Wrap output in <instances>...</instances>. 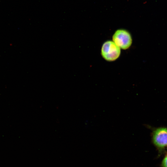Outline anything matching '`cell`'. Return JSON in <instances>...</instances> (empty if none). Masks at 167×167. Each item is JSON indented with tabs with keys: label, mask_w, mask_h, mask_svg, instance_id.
Wrapping results in <instances>:
<instances>
[{
	"label": "cell",
	"mask_w": 167,
	"mask_h": 167,
	"mask_svg": "<svg viewBox=\"0 0 167 167\" xmlns=\"http://www.w3.org/2000/svg\"><path fill=\"white\" fill-rule=\"evenodd\" d=\"M151 137L152 143L157 150L159 155L165 153L167 151V128H153Z\"/></svg>",
	"instance_id": "1"
},
{
	"label": "cell",
	"mask_w": 167,
	"mask_h": 167,
	"mask_svg": "<svg viewBox=\"0 0 167 167\" xmlns=\"http://www.w3.org/2000/svg\"><path fill=\"white\" fill-rule=\"evenodd\" d=\"M121 53L120 48L113 41H108L103 45L101 49L102 57L106 60L113 61L117 59Z\"/></svg>",
	"instance_id": "2"
},
{
	"label": "cell",
	"mask_w": 167,
	"mask_h": 167,
	"mask_svg": "<svg viewBox=\"0 0 167 167\" xmlns=\"http://www.w3.org/2000/svg\"><path fill=\"white\" fill-rule=\"evenodd\" d=\"M113 41L120 48L126 49L131 45L132 39L130 33L126 30L119 29L113 36Z\"/></svg>",
	"instance_id": "3"
},
{
	"label": "cell",
	"mask_w": 167,
	"mask_h": 167,
	"mask_svg": "<svg viewBox=\"0 0 167 167\" xmlns=\"http://www.w3.org/2000/svg\"><path fill=\"white\" fill-rule=\"evenodd\" d=\"M161 167H167V151L165 152V155L161 161Z\"/></svg>",
	"instance_id": "4"
}]
</instances>
